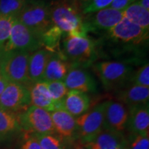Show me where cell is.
Returning a JSON list of instances; mask_svg holds the SVG:
<instances>
[{"label": "cell", "instance_id": "cell-38", "mask_svg": "<svg viewBox=\"0 0 149 149\" xmlns=\"http://www.w3.org/2000/svg\"><path fill=\"white\" fill-rule=\"evenodd\" d=\"M139 1V0H130V3L136 2V1Z\"/></svg>", "mask_w": 149, "mask_h": 149}, {"label": "cell", "instance_id": "cell-3", "mask_svg": "<svg viewBox=\"0 0 149 149\" xmlns=\"http://www.w3.org/2000/svg\"><path fill=\"white\" fill-rule=\"evenodd\" d=\"M16 19L26 26L41 42L44 35L53 26L50 3L44 0H27Z\"/></svg>", "mask_w": 149, "mask_h": 149}, {"label": "cell", "instance_id": "cell-23", "mask_svg": "<svg viewBox=\"0 0 149 149\" xmlns=\"http://www.w3.org/2000/svg\"><path fill=\"white\" fill-rule=\"evenodd\" d=\"M20 129L17 115L0 107V139L8 137Z\"/></svg>", "mask_w": 149, "mask_h": 149}, {"label": "cell", "instance_id": "cell-4", "mask_svg": "<svg viewBox=\"0 0 149 149\" xmlns=\"http://www.w3.org/2000/svg\"><path fill=\"white\" fill-rule=\"evenodd\" d=\"M30 53L21 51L0 50V70L9 81L29 87L32 84L28 72Z\"/></svg>", "mask_w": 149, "mask_h": 149}, {"label": "cell", "instance_id": "cell-7", "mask_svg": "<svg viewBox=\"0 0 149 149\" xmlns=\"http://www.w3.org/2000/svg\"><path fill=\"white\" fill-rule=\"evenodd\" d=\"M104 109L102 102L76 119L77 131L84 144L93 140L104 129Z\"/></svg>", "mask_w": 149, "mask_h": 149}, {"label": "cell", "instance_id": "cell-22", "mask_svg": "<svg viewBox=\"0 0 149 149\" xmlns=\"http://www.w3.org/2000/svg\"><path fill=\"white\" fill-rule=\"evenodd\" d=\"M124 17L142 29L149 31V10L143 8L137 2L130 3L123 11Z\"/></svg>", "mask_w": 149, "mask_h": 149}, {"label": "cell", "instance_id": "cell-20", "mask_svg": "<svg viewBox=\"0 0 149 149\" xmlns=\"http://www.w3.org/2000/svg\"><path fill=\"white\" fill-rule=\"evenodd\" d=\"M126 145L122 133L104 129L93 140L85 144L86 149H116Z\"/></svg>", "mask_w": 149, "mask_h": 149}, {"label": "cell", "instance_id": "cell-27", "mask_svg": "<svg viewBox=\"0 0 149 149\" xmlns=\"http://www.w3.org/2000/svg\"><path fill=\"white\" fill-rule=\"evenodd\" d=\"M130 81L132 84L149 88V64L147 62L133 73Z\"/></svg>", "mask_w": 149, "mask_h": 149}, {"label": "cell", "instance_id": "cell-24", "mask_svg": "<svg viewBox=\"0 0 149 149\" xmlns=\"http://www.w3.org/2000/svg\"><path fill=\"white\" fill-rule=\"evenodd\" d=\"M27 0H0V14L17 18Z\"/></svg>", "mask_w": 149, "mask_h": 149}, {"label": "cell", "instance_id": "cell-13", "mask_svg": "<svg viewBox=\"0 0 149 149\" xmlns=\"http://www.w3.org/2000/svg\"><path fill=\"white\" fill-rule=\"evenodd\" d=\"M72 65L61 53L53 52L48 59L43 81H64Z\"/></svg>", "mask_w": 149, "mask_h": 149}, {"label": "cell", "instance_id": "cell-34", "mask_svg": "<svg viewBox=\"0 0 149 149\" xmlns=\"http://www.w3.org/2000/svg\"><path fill=\"white\" fill-rule=\"evenodd\" d=\"M72 1H73L79 6V8L81 9V10L82 11L83 8H84L86 6L88 5V3L90 2L91 0H72Z\"/></svg>", "mask_w": 149, "mask_h": 149}, {"label": "cell", "instance_id": "cell-31", "mask_svg": "<svg viewBox=\"0 0 149 149\" xmlns=\"http://www.w3.org/2000/svg\"><path fill=\"white\" fill-rule=\"evenodd\" d=\"M130 4V0H113L109 8L119 11H124Z\"/></svg>", "mask_w": 149, "mask_h": 149}, {"label": "cell", "instance_id": "cell-12", "mask_svg": "<svg viewBox=\"0 0 149 149\" xmlns=\"http://www.w3.org/2000/svg\"><path fill=\"white\" fill-rule=\"evenodd\" d=\"M64 82L68 91L76 90L85 93H95L97 91L95 80L88 70L81 67L72 66Z\"/></svg>", "mask_w": 149, "mask_h": 149}, {"label": "cell", "instance_id": "cell-30", "mask_svg": "<svg viewBox=\"0 0 149 149\" xmlns=\"http://www.w3.org/2000/svg\"><path fill=\"white\" fill-rule=\"evenodd\" d=\"M128 149H149L148 135H136Z\"/></svg>", "mask_w": 149, "mask_h": 149}, {"label": "cell", "instance_id": "cell-28", "mask_svg": "<svg viewBox=\"0 0 149 149\" xmlns=\"http://www.w3.org/2000/svg\"><path fill=\"white\" fill-rule=\"evenodd\" d=\"M42 149H63L61 141L53 135H37L35 134Z\"/></svg>", "mask_w": 149, "mask_h": 149}, {"label": "cell", "instance_id": "cell-16", "mask_svg": "<svg viewBox=\"0 0 149 149\" xmlns=\"http://www.w3.org/2000/svg\"><path fill=\"white\" fill-rule=\"evenodd\" d=\"M88 22H86L88 31L91 30H105L109 31L124 18L123 11L107 8L91 14Z\"/></svg>", "mask_w": 149, "mask_h": 149}, {"label": "cell", "instance_id": "cell-14", "mask_svg": "<svg viewBox=\"0 0 149 149\" xmlns=\"http://www.w3.org/2000/svg\"><path fill=\"white\" fill-rule=\"evenodd\" d=\"M31 106L41 108L48 112L63 109L62 105L55 103L52 99L46 81L32 84L29 87Z\"/></svg>", "mask_w": 149, "mask_h": 149}, {"label": "cell", "instance_id": "cell-8", "mask_svg": "<svg viewBox=\"0 0 149 149\" xmlns=\"http://www.w3.org/2000/svg\"><path fill=\"white\" fill-rule=\"evenodd\" d=\"M42 44L39 39L23 24L16 19L8 42L3 51H21L31 53L42 48Z\"/></svg>", "mask_w": 149, "mask_h": 149}, {"label": "cell", "instance_id": "cell-1", "mask_svg": "<svg viewBox=\"0 0 149 149\" xmlns=\"http://www.w3.org/2000/svg\"><path fill=\"white\" fill-rule=\"evenodd\" d=\"M53 25L63 33H86L88 31L81 9L72 0H57L50 3Z\"/></svg>", "mask_w": 149, "mask_h": 149}, {"label": "cell", "instance_id": "cell-29", "mask_svg": "<svg viewBox=\"0 0 149 149\" xmlns=\"http://www.w3.org/2000/svg\"><path fill=\"white\" fill-rule=\"evenodd\" d=\"M113 1V0H91L81 11L83 15L95 13L102 9L109 8Z\"/></svg>", "mask_w": 149, "mask_h": 149}, {"label": "cell", "instance_id": "cell-36", "mask_svg": "<svg viewBox=\"0 0 149 149\" xmlns=\"http://www.w3.org/2000/svg\"><path fill=\"white\" fill-rule=\"evenodd\" d=\"M75 149H86L85 148H84V147L81 146H78L75 148Z\"/></svg>", "mask_w": 149, "mask_h": 149}, {"label": "cell", "instance_id": "cell-21", "mask_svg": "<svg viewBox=\"0 0 149 149\" xmlns=\"http://www.w3.org/2000/svg\"><path fill=\"white\" fill-rule=\"evenodd\" d=\"M117 99L121 103L126 104L128 109L148 104L149 88L132 84L128 88L120 91L117 94Z\"/></svg>", "mask_w": 149, "mask_h": 149}, {"label": "cell", "instance_id": "cell-15", "mask_svg": "<svg viewBox=\"0 0 149 149\" xmlns=\"http://www.w3.org/2000/svg\"><path fill=\"white\" fill-rule=\"evenodd\" d=\"M134 135H148V104L137 106L128 109L127 127Z\"/></svg>", "mask_w": 149, "mask_h": 149}, {"label": "cell", "instance_id": "cell-19", "mask_svg": "<svg viewBox=\"0 0 149 149\" xmlns=\"http://www.w3.org/2000/svg\"><path fill=\"white\" fill-rule=\"evenodd\" d=\"M50 113L55 133L62 138H71L77 131L74 117L64 109L55 110Z\"/></svg>", "mask_w": 149, "mask_h": 149}, {"label": "cell", "instance_id": "cell-17", "mask_svg": "<svg viewBox=\"0 0 149 149\" xmlns=\"http://www.w3.org/2000/svg\"><path fill=\"white\" fill-rule=\"evenodd\" d=\"M52 53L46 48H40L30 53L28 72L32 84L43 81L46 64Z\"/></svg>", "mask_w": 149, "mask_h": 149}, {"label": "cell", "instance_id": "cell-33", "mask_svg": "<svg viewBox=\"0 0 149 149\" xmlns=\"http://www.w3.org/2000/svg\"><path fill=\"white\" fill-rule=\"evenodd\" d=\"M9 81L7 79V78L3 75V74L0 70V96L2 94L3 91H4L7 84H8Z\"/></svg>", "mask_w": 149, "mask_h": 149}, {"label": "cell", "instance_id": "cell-35", "mask_svg": "<svg viewBox=\"0 0 149 149\" xmlns=\"http://www.w3.org/2000/svg\"><path fill=\"white\" fill-rule=\"evenodd\" d=\"M136 2L147 10H149V0H139Z\"/></svg>", "mask_w": 149, "mask_h": 149}, {"label": "cell", "instance_id": "cell-11", "mask_svg": "<svg viewBox=\"0 0 149 149\" xmlns=\"http://www.w3.org/2000/svg\"><path fill=\"white\" fill-rule=\"evenodd\" d=\"M104 128L122 133L127 127L128 110L120 102H104Z\"/></svg>", "mask_w": 149, "mask_h": 149}, {"label": "cell", "instance_id": "cell-6", "mask_svg": "<svg viewBox=\"0 0 149 149\" xmlns=\"http://www.w3.org/2000/svg\"><path fill=\"white\" fill-rule=\"evenodd\" d=\"M21 128L37 135H53L55 133L51 113L46 110L30 106L17 115Z\"/></svg>", "mask_w": 149, "mask_h": 149}, {"label": "cell", "instance_id": "cell-5", "mask_svg": "<svg viewBox=\"0 0 149 149\" xmlns=\"http://www.w3.org/2000/svg\"><path fill=\"white\" fill-rule=\"evenodd\" d=\"M94 69L107 91L122 87L130 81L134 72L130 65L115 61H100L94 65Z\"/></svg>", "mask_w": 149, "mask_h": 149}, {"label": "cell", "instance_id": "cell-9", "mask_svg": "<svg viewBox=\"0 0 149 149\" xmlns=\"http://www.w3.org/2000/svg\"><path fill=\"white\" fill-rule=\"evenodd\" d=\"M31 105L29 88L21 84L9 81L0 96V107L17 114Z\"/></svg>", "mask_w": 149, "mask_h": 149}, {"label": "cell", "instance_id": "cell-10", "mask_svg": "<svg viewBox=\"0 0 149 149\" xmlns=\"http://www.w3.org/2000/svg\"><path fill=\"white\" fill-rule=\"evenodd\" d=\"M107 31L111 40L124 44H137L148 39V31L133 23L124 17L117 25Z\"/></svg>", "mask_w": 149, "mask_h": 149}, {"label": "cell", "instance_id": "cell-18", "mask_svg": "<svg viewBox=\"0 0 149 149\" xmlns=\"http://www.w3.org/2000/svg\"><path fill=\"white\" fill-rule=\"evenodd\" d=\"M91 100L86 93L69 90L62 100V109L74 117H79L90 108Z\"/></svg>", "mask_w": 149, "mask_h": 149}, {"label": "cell", "instance_id": "cell-37", "mask_svg": "<svg viewBox=\"0 0 149 149\" xmlns=\"http://www.w3.org/2000/svg\"><path fill=\"white\" fill-rule=\"evenodd\" d=\"M44 1H47V2H49V3H51V2H53V1H57V0H44Z\"/></svg>", "mask_w": 149, "mask_h": 149}, {"label": "cell", "instance_id": "cell-26", "mask_svg": "<svg viewBox=\"0 0 149 149\" xmlns=\"http://www.w3.org/2000/svg\"><path fill=\"white\" fill-rule=\"evenodd\" d=\"M15 18L0 14V50L2 49L10 37Z\"/></svg>", "mask_w": 149, "mask_h": 149}, {"label": "cell", "instance_id": "cell-32", "mask_svg": "<svg viewBox=\"0 0 149 149\" xmlns=\"http://www.w3.org/2000/svg\"><path fill=\"white\" fill-rule=\"evenodd\" d=\"M21 149H42L37 140V137H31L30 138L27 139L26 140L24 141V143L22 145Z\"/></svg>", "mask_w": 149, "mask_h": 149}, {"label": "cell", "instance_id": "cell-25", "mask_svg": "<svg viewBox=\"0 0 149 149\" xmlns=\"http://www.w3.org/2000/svg\"><path fill=\"white\" fill-rule=\"evenodd\" d=\"M47 83L48 89L52 99L55 103L62 105V100L68 92L64 81H53Z\"/></svg>", "mask_w": 149, "mask_h": 149}, {"label": "cell", "instance_id": "cell-2", "mask_svg": "<svg viewBox=\"0 0 149 149\" xmlns=\"http://www.w3.org/2000/svg\"><path fill=\"white\" fill-rule=\"evenodd\" d=\"M63 55L72 66L86 68L97 58L95 44L86 33H68L64 40Z\"/></svg>", "mask_w": 149, "mask_h": 149}]
</instances>
